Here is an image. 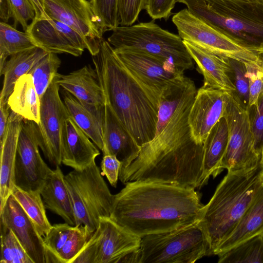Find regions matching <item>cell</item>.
<instances>
[{"label": "cell", "mask_w": 263, "mask_h": 263, "mask_svg": "<svg viewBox=\"0 0 263 263\" xmlns=\"http://www.w3.org/2000/svg\"><path fill=\"white\" fill-rule=\"evenodd\" d=\"M177 0H146L144 9L153 20L167 21L173 14Z\"/></svg>", "instance_id": "obj_42"}, {"label": "cell", "mask_w": 263, "mask_h": 263, "mask_svg": "<svg viewBox=\"0 0 263 263\" xmlns=\"http://www.w3.org/2000/svg\"><path fill=\"white\" fill-rule=\"evenodd\" d=\"M0 17L5 23L12 17L8 0H0Z\"/></svg>", "instance_id": "obj_45"}, {"label": "cell", "mask_w": 263, "mask_h": 263, "mask_svg": "<svg viewBox=\"0 0 263 263\" xmlns=\"http://www.w3.org/2000/svg\"><path fill=\"white\" fill-rule=\"evenodd\" d=\"M245 63L249 82L250 107L257 104L259 96L263 93V54L256 60Z\"/></svg>", "instance_id": "obj_38"}, {"label": "cell", "mask_w": 263, "mask_h": 263, "mask_svg": "<svg viewBox=\"0 0 263 263\" xmlns=\"http://www.w3.org/2000/svg\"><path fill=\"white\" fill-rule=\"evenodd\" d=\"M103 155H115L121 168L129 166L138 156L140 146L106 102L103 108Z\"/></svg>", "instance_id": "obj_20"}, {"label": "cell", "mask_w": 263, "mask_h": 263, "mask_svg": "<svg viewBox=\"0 0 263 263\" xmlns=\"http://www.w3.org/2000/svg\"><path fill=\"white\" fill-rule=\"evenodd\" d=\"M0 218L1 225L13 232L33 263L48 262L43 237L12 194L0 211Z\"/></svg>", "instance_id": "obj_18"}, {"label": "cell", "mask_w": 263, "mask_h": 263, "mask_svg": "<svg viewBox=\"0 0 263 263\" xmlns=\"http://www.w3.org/2000/svg\"><path fill=\"white\" fill-rule=\"evenodd\" d=\"M10 111L8 103L0 102V146L5 139Z\"/></svg>", "instance_id": "obj_44"}, {"label": "cell", "mask_w": 263, "mask_h": 263, "mask_svg": "<svg viewBox=\"0 0 263 263\" xmlns=\"http://www.w3.org/2000/svg\"><path fill=\"white\" fill-rule=\"evenodd\" d=\"M58 73L40 100V148L52 165L60 166L67 139L69 114L59 94Z\"/></svg>", "instance_id": "obj_12"}, {"label": "cell", "mask_w": 263, "mask_h": 263, "mask_svg": "<svg viewBox=\"0 0 263 263\" xmlns=\"http://www.w3.org/2000/svg\"><path fill=\"white\" fill-rule=\"evenodd\" d=\"M172 22L183 41L217 54L244 63L254 61L260 54L196 17L187 8L175 13Z\"/></svg>", "instance_id": "obj_9"}, {"label": "cell", "mask_w": 263, "mask_h": 263, "mask_svg": "<svg viewBox=\"0 0 263 263\" xmlns=\"http://www.w3.org/2000/svg\"><path fill=\"white\" fill-rule=\"evenodd\" d=\"M35 10V17H40L45 14L39 0H29Z\"/></svg>", "instance_id": "obj_46"}, {"label": "cell", "mask_w": 263, "mask_h": 263, "mask_svg": "<svg viewBox=\"0 0 263 263\" xmlns=\"http://www.w3.org/2000/svg\"><path fill=\"white\" fill-rule=\"evenodd\" d=\"M183 42L204 78L203 86L222 89L229 93L235 91L232 80L230 58L214 53L192 43Z\"/></svg>", "instance_id": "obj_21"}, {"label": "cell", "mask_w": 263, "mask_h": 263, "mask_svg": "<svg viewBox=\"0 0 263 263\" xmlns=\"http://www.w3.org/2000/svg\"><path fill=\"white\" fill-rule=\"evenodd\" d=\"M92 62L106 102L142 146L154 137L159 102L124 66L114 48L103 39Z\"/></svg>", "instance_id": "obj_2"}, {"label": "cell", "mask_w": 263, "mask_h": 263, "mask_svg": "<svg viewBox=\"0 0 263 263\" xmlns=\"http://www.w3.org/2000/svg\"><path fill=\"white\" fill-rule=\"evenodd\" d=\"M229 130L227 148L221 168L228 171L250 170L259 165L255 151L248 110L229 93L224 116Z\"/></svg>", "instance_id": "obj_11"}, {"label": "cell", "mask_w": 263, "mask_h": 263, "mask_svg": "<svg viewBox=\"0 0 263 263\" xmlns=\"http://www.w3.org/2000/svg\"><path fill=\"white\" fill-rule=\"evenodd\" d=\"M25 32L17 30L7 23H0V70L8 57L36 47Z\"/></svg>", "instance_id": "obj_32"}, {"label": "cell", "mask_w": 263, "mask_h": 263, "mask_svg": "<svg viewBox=\"0 0 263 263\" xmlns=\"http://www.w3.org/2000/svg\"><path fill=\"white\" fill-rule=\"evenodd\" d=\"M228 141V127L223 117L212 128L203 143V172L199 189L207 184L210 176L215 178L223 171L221 165Z\"/></svg>", "instance_id": "obj_26"}, {"label": "cell", "mask_w": 263, "mask_h": 263, "mask_svg": "<svg viewBox=\"0 0 263 263\" xmlns=\"http://www.w3.org/2000/svg\"><path fill=\"white\" fill-rule=\"evenodd\" d=\"M12 18L14 20V27L20 24L26 32L28 22L35 17L33 6L29 0H8Z\"/></svg>", "instance_id": "obj_40"}, {"label": "cell", "mask_w": 263, "mask_h": 263, "mask_svg": "<svg viewBox=\"0 0 263 263\" xmlns=\"http://www.w3.org/2000/svg\"><path fill=\"white\" fill-rule=\"evenodd\" d=\"M90 3L104 32L119 26L118 0H90Z\"/></svg>", "instance_id": "obj_36"}, {"label": "cell", "mask_w": 263, "mask_h": 263, "mask_svg": "<svg viewBox=\"0 0 263 263\" xmlns=\"http://www.w3.org/2000/svg\"><path fill=\"white\" fill-rule=\"evenodd\" d=\"M93 232L84 225L54 224L43 237L48 262L72 263Z\"/></svg>", "instance_id": "obj_19"}, {"label": "cell", "mask_w": 263, "mask_h": 263, "mask_svg": "<svg viewBox=\"0 0 263 263\" xmlns=\"http://www.w3.org/2000/svg\"><path fill=\"white\" fill-rule=\"evenodd\" d=\"M217 256L219 263H263V235L248 239Z\"/></svg>", "instance_id": "obj_33"}, {"label": "cell", "mask_w": 263, "mask_h": 263, "mask_svg": "<svg viewBox=\"0 0 263 263\" xmlns=\"http://www.w3.org/2000/svg\"><path fill=\"white\" fill-rule=\"evenodd\" d=\"M57 82L60 86L87 106L99 109L106 103L96 70L89 65L67 74L58 73Z\"/></svg>", "instance_id": "obj_22"}, {"label": "cell", "mask_w": 263, "mask_h": 263, "mask_svg": "<svg viewBox=\"0 0 263 263\" xmlns=\"http://www.w3.org/2000/svg\"><path fill=\"white\" fill-rule=\"evenodd\" d=\"M47 53L36 47L11 56L0 70L1 76H4L0 102L8 103L17 80L23 75L28 74L33 66Z\"/></svg>", "instance_id": "obj_29"}, {"label": "cell", "mask_w": 263, "mask_h": 263, "mask_svg": "<svg viewBox=\"0 0 263 263\" xmlns=\"http://www.w3.org/2000/svg\"><path fill=\"white\" fill-rule=\"evenodd\" d=\"M263 185V168L228 171L209 202L199 223L209 240L210 255L231 234Z\"/></svg>", "instance_id": "obj_4"}, {"label": "cell", "mask_w": 263, "mask_h": 263, "mask_svg": "<svg viewBox=\"0 0 263 263\" xmlns=\"http://www.w3.org/2000/svg\"><path fill=\"white\" fill-rule=\"evenodd\" d=\"M141 242V237L110 217H101L84 252L93 263H137Z\"/></svg>", "instance_id": "obj_10"}, {"label": "cell", "mask_w": 263, "mask_h": 263, "mask_svg": "<svg viewBox=\"0 0 263 263\" xmlns=\"http://www.w3.org/2000/svg\"><path fill=\"white\" fill-rule=\"evenodd\" d=\"M100 153L88 136L69 116L67 121V139L62 163L73 170H82L95 161Z\"/></svg>", "instance_id": "obj_24"}, {"label": "cell", "mask_w": 263, "mask_h": 263, "mask_svg": "<svg viewBox=\"0 0 263 263\" xmlns=\"http://www.w3.org/2000/svg\"><path fill=\"white\" fill-rule=\"evenodd\" d=\"M12 194L29 217L39 234L44 237L52 227L40 190L27 191L14 186Z\"/></svg>", "instance_id": "obj_31"}, {"label": "cell", "mask_w": 263, "mask_h": 263, "mask_svg": "<svg viewBox=\"0 0 263 263\" xmlns=\"http://www.w3.org/2000/svg\"><path fill=\"white\" fill-rule=\"evenodd\" d=\"M231 66L232 80L235 91L231 94L243 108L248 109L249 104V82L247 74L245 63L236 60L230 59Z\"/></svg>", "instance_id": "obj_37"}, {"label": "cell", "mask_w": 263, "mask_h": 263, "mask_svg": "<svg viewBox=\"0 0 263 263\" xmlns=\"http://www.w3.org/2000/svg\"><path fill=\"white\" fill-rule=\"evenodd\" d=\"M146 0H118L120 25L131 26L145 8Z\"/></svg>", "instance_id": "obj_41"}, {"label": "cell", "mask_w": 263, "mask_h": 263, "mask_svg": "<svg viewBox=\"0 0 263 263\" xmlns=\"http://www.w3.org/2000/svg\"><path fill=\"white\" fill-rule=\"evenodd\" d=\"M114 199L110 218L140 237L200 220L204 205L195 189L151 181H130Z\"/></svg>", "instance_id": "obj_1"}, {"label": "cell", "mask_w": 263, "mask_h": 263, "mask_svg": "<svg viewBox=\"0 0 263 263\" xmlns=\"http://www.w3.org/2000/svg\"><path fill=\"white\" fill-rule=\"evenodd\" d=\"M247 110L254 148L256 154L261 157L263 150V93L259 96L257 104L249 107Z\"/></svg>", "instance_id": "obj_39"}, {"label": "cell", "mask_w": 263, "mask_h": 263, "mask_svg": "<svg viewBox=\"0 0 263 263\" xmlns=\"http://www.w3.org/2000/svg\"><path fill=\"white\" fill-rule=\"evenodd\" d=\"M262 235L263 185L235 229L220 244L214 255H218L248 239Z\"/></svg>", "instance_id": "obj_27"}, {"label": "cell", "mask_w": 263, "mask_h": 263, "mask_svg": "<svg viewBox=\"0 0 263 263\" xmlns=\"http://www.w3.org/2000/svg\"><path fill=\"white\" fill-rule=\"evenodd\" d=\"M1 263H33L10 229L1 225Z\"/></svg>", "instance_id": "obj_35"}, {"label": "cell", "mask_w": 263, "mask_h": 263, "mask_svg": "<svg viewBox=\"0 0 263 263\" xmlns=\"http://www.w3.org/2000/svg\"><path fill=\"white\" fill-rule=\"evenodd\" d=\"M197 91L194 81L184 76L163 89L159 100L155 136L141 147L138 156L129 166L121 168V178H134L168 152L193 139L188 117Z\"/></svg>", "instance_id": "obj_3"}, {"label": "cell", "mask_w": 263, "mask_h": 263, "mask_svg": "<svg viewBox=\"0 0 263 263\" xmlns=\"http://www.w3.org/2000/svg\"><path fill=\"white\" fill-rule=\"evenodd\" d=\"M26 32L36 47L47 52L79 57L86 49L93 56L99 50L100 44L86 39L69 26L46 13L35 17Z\"/></svg>", "instance_id": "obj_14"}, {"label": "cell", "mask_w": 263, "mask_h": 263, "mask_svg": "<svg viewBox=\"0 0 263 263\" xmlns=\"http://www.w3.org/2000/svg\"><path fill=\"white\" fill-rule=\"evenodd\" d=\"M64 176L59 166L48 175L40 190L46 209L61 217L65 222L76 226L72 204Z\"/></svg>", "instance_id": "obj_25"}, {"label": "cell", "mask_w": 263, "mask_h": 263, "mask_svg": "<svg viewBox=\"0 0 263 263\" xmlns=\"http://www.w3.org/2000/svg\"><path fill=\"white\" fill-rule=\"evenodd\" d=\"M259 165L261 167H262L263 168V150H262L261 154Z\"/></svg>", "instance_id": "obj_47"}, {"label": "cell", "mask_w": 263, "mask_h": 263, "mask_svg": "<svg viewBox=\"0 0 263 263\" xmlns=\"http://www.w3.org/2000/svg\"><path fill=\"white\" fill-rule=\"evenodd\" d=\"M24 118L11 110L5 139L1 145L0 211L12 194L17 141Z\"/></svg>", "instance_id": "obj_23"}, {"label": "cell", "mask_w": 263, "mask_h": 263, "mask_svg": "<svg viewBox=\"0 0 263 263\" xmlns=\"http://www.w3.org/2000/svg\"><path fill=\"white\" fill-rule=\"evenodd\" d=\"M50 17L69 26L86 39L100 44L104 31L87 0H39Z\"/></svg>", "instance_id": "obj_16"}, {"label": "cell", "mask_w": 263, "mask_h": 263, "mask_svg": "<svg viewBox=\"0 0 263 263\" xmlns=\"http://www.w3.org/2000/svg\"><path fill=\"white\" fill-rule=\"evenodd\" d=\"M61 61L57 53L48 52L29 71L41 100L58 73Z\"/></svg>", "instance_id": "obj_34"}, {"label": "cell", "mask_w": 263, "mask_h": 263, "mask_svg": "<svg viewBox=\"0 0 263 263\" xmlns=\"http://www.w3.org/2000/svg\"><path fill=\"white\" fill-rule=\"evenodd\" d=\"M114 49L126 68L158 102L163 89L183 76V71L144 52L127 49Z\"/></svg>", "instance_id": "obj_15"}, {"label": "cell", "mask_w": 263, "mask_h": 263, "mask_svg": "<svg viewBox=\"0 0 263 263\" xmlns=\"http://www.w3.org/2000/svg\"><path fill=\"white\" fill-rule=\"evenodd\" d=\"M121 168V162L115 155H103L101 163V173L102 176L106 177L113 187H117Z\"/></svg>", "instance_id": "obj_43"}, {"label": "cell", "mask_w": 263, "mask_h": 263, "mask_svg": "<svg viewBox=\"0 0 263 263\" xmlns=\"http://www.w3.org/2000/svg\"><path fill=\"white\" fill-rule=\"evenodd\" d=\"M63 100L69 116L102 152L104 106L99 109L87 106L67 91L64 93Z\"/></svg>", "instance_id": "obj_28"}, {"label": "cell", "mask_w": 263, "mask_h": 263, "mask_svg": "<svg viewBox=\"0 0 263 263\" xmlns=\"http://www.w3.org/2000/svg\"><path fill=\"white\" fill-rule=\"evenodd\" d=\"M102 176L96 161L64 176L76 225L85 226L93 233L101 217H110L114 199V195L111 194Z\"/></svg>", "instance_id": "obj_8"}, {"label": "cell", "mask_w": 263, "mask_h": 263, "mask_svg": "<svg viewBox=\"0 0 263 263\" xmlns=\"http://www.w3.org/2000/svg\"><path fill=\"white\" fill-rule=\"evenodd\" d=\"M40 134L37 124L23 119L20 132L14 169V185L24 191L41 190L52 171L40 152Z\"/></svg>", "instance_id": "obj_13"}, {"label": "cell", "mask_w": 263, "mask_h": 263, "mask_svg": "<svg viewBox=\"0 0 263 263\" xmlns=\"http://www.w3.org/2000/svg\"><path fill=\"white\" fill-rule=\"evenodd\" d=\"M210 255L207 236L199 221L141 238L137 263H194Z\"/></svg>", "instance_id": "obj_7"}, {"label": "cell", "mask_w": 263, "mask_h": 263, "mask_svg": "<svg viewBox=\"0 0 263 263\" xmlns=\"http://www.w3.org/2000/svg\"><path fill=\"white\" fill-rule=\"evenodd\" d=\"M229 93L202 86L197 90L191 108L188 122L193 139L203 144L214 125L224 116Z\"/></svg>", "instance_id": "obj_17"}, {"label": "cell", "mask_w": 263, "mask_h": 263, "mask_svg": "<svg viewBox=\"0 0 263 263\" xmlns=\"http://www.w3.org/2000/svg\"><path fill=\"white\" fill-rule=\"evenodd\" d=\"M107 41L114 49L138 50L149 54L184 72L193 67V60L179 35L161 28L152 20L119 26Z\"/></svg>", "instance_id": "obj_6"}, {"label": "cell", "mask_w": 263, "mask_h": 263, "mask_svg": "<svg viewBox=\"0 0 263 263\" xmlns=\"http://www.w3.org/2000/svg\"><path fill=\"white\" fill-rule=\"evenodd\" d=\"M193 15L263 54V0H177Z\"/></svg>", "instance_id": "obj_5"}, {"label": "cell", "mask_w": 263, "mask_h": 263, "mask_svg": "<svg viewBox=\"0 0 263 263\" xmlns=\"http://www.w3.org/2000/svg\"><path fill=\"white\" fill-rule=\"evenodd\" d=\"M8 104L12 111L24 119L39 123L40 99L31 75L26 74L17 80Z\"/></svg>", "instance_id": "obj_30"}]
</instances>
